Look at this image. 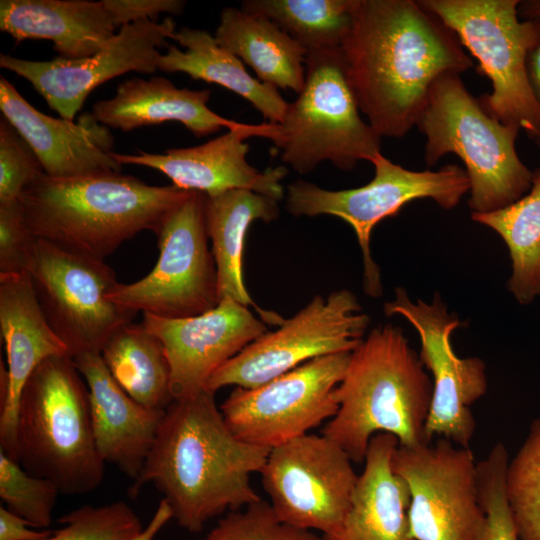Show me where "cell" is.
<instances>
[{
	"label": "cell",
	"instance_id": "6da1fadb",
	"mask_svg": "<svg viewBox=\"0 0 540 540\" xmlns=\"http://www.w3.org/2000/svg\"><path fill=\"white\" fill-rule=\"evenodd\" d=\"M341 51L360 111L381 138L404 137L433 83L473 67L455 34L413 0H354Z\"/></svg>",
	"mask_w": 540,
	"mask_h": 540
},
{
	"label": "cell",
	"instance_id": "7a4b0ae2",
	"mask_svg": "<svg viewBox=\"0 0 540 540\" xmlns=\"http://www.w3.org/2000/svg\"><path fill=\"white\" fill-rule=\"evenodd\" d=\"M215 393L208 390L173 400L131 497L151 483L163 494L173 519L197 533L224 512L261 500L251 475L263 468L271 449L239 439L227 426Z\"/></svg>",
	"mask_w": 540,
	"mask_h": 540
},
{
	"label": "cell",
	"instance_id": "3957f363",
	"mask_svg": "<svg viewBox=\"0 0 540 540\" xmlns=\"http://www.w3.org/2000/svg\"><path fill=\"white\" fill-rule=\"evenodd\" d=\"M192 191L151 186L120 172L54 178L41 173L20 195L36 238L64 250L105 260L122 243L150 230Z\"/></svg>",
	"mask_w": 540,
	"mask_h": 540
},
{
	"label": "cell",
	"instance_id": "277c9868",
	"mask_svg": "<svg viewBox=\"0 0 540 540\" xmlns=\"http://www.w3.org/2000/svg\"><path fill=\"white\" fill-rule=\"evenodd\" d=\"M423 366L400 327L385 324L372 329L351 352L335 389L338 410L322 435L353 463H364L378 433L392 434L403 447L429 443L424 430L433 384Z\"/></svg>",
	"mask_w": 540,
	"mask_h": 540
},
{
	"label": "cell",
	"instance_id": "5b68a950",
	"mask_svg": "<svg viewBox=\"0 0 540 540\" xmlns=\"http://www.w3.org/2000/svg\"><path fill=\"white\" fill-rule=\"evenodd\" d=\"M18 463L52 481L60 494L82 495L103 481L88 386L69 354L41 362L23 387L17 414Z\"/></svg>",
	"mask_w": 540,
	"mask_h": 540
},
{
	"label": "cell",
	"instance_id": "8992f818",
	"mask_svg": "<svg viewBox=\"0 0 540 540\" xmlns=\"http://www.w3.org/2000/svg\"><path fill=\"white\" fill-rule=\"evenodd\" d=\"M415 126L426 137L427 166L448 153L462 160L471 213L498 210L529 192L533 172L515 148L520 130L495 118L459 74H444L433 83Z\"/></svg>",
	"mask_w": 540,
	"mask_h": 540
},
{
	"label": "cell",
	"instance_id": "52a82bcc",
	"mask_svg": "<svg viewBox=\"0 0 540 540\" xmlns=\"http://www.w3.org/2000/svg\"><path fill=\"white\" fill-rule=\"evenodd\" d=\"M305 67L302 90L272 124L281 160L301 175L323 161L343 171L371 162L381 153V137L360 116L341 48L308 52Z\"/></svg>",
	"mask_w": 540,
	"mask_h": 540
},
{
	"label": "cell",
	"instance_id": "ba28073f",
	"mask_svg": "<svg viewBox=\"0 0 540 540\" xmlns=\"http://www.w3.org/2000/svg\"><path fill=\"white\" fill-rule=\"evenodd\" d=\"M477 59L489 78L481 102L502 123L540 141V102L528 75V56L537 37L535 20L519 19L518 0H419Z\"/></svg>",
	"mask_w": 540,
	"mask_h": 540
},
{
	"label": "cell",
	"instance_id": "9c48e42d",
	"mask_svg": "<svg viewBox=\"0 0 540 540\" xmlns=\"http://www.w3.org/2000/svg\"><path fill=\"white\" fill-rule=\"evenodd\" d=\"M371 163L374 177L361 187L327 190L313 183L298 180L288 185L286 209L294 216H336L354 230L360 245L367 295L382 294L380 268L370 251V237L374 227L388 217L396 216L401 208L416 199H432L444 209L458 205L470 190L466 171L455 164H447L437 171H413L376 155Z\"/></svg>",
	"mask_w": 540,
	"mask_h": 540
},
{
	"label": "cell",
	"instance_id": "30bf717a",
	"mask_svg": "<svg viewBox=\"0 0 540 540\" xmlns=\"http://www.w3.org/2000/svg\"><path fill=\"white\" fill-rule=\"evenodd\" d=\"M27 273L48 324L72 357L100 354L137 313L109 298L119 282L104 260L35 237Z\"/></svg>",
	"mask_w": 540,
	"mask_h": 540
},
{
	"label": "cell",
	"instance_id": "8fae6325",
	"mask_svg": "<svg viewBox=\"0 0 540 540\" xmlns=\"http://www.w3.org/2000/svg\"><path fill=\"white\" fill-rule=\"evenodd\" d=\"M159 258L142 279L118 283L109 298L135 312L188 318L220 302L216 263L208 246L205 194L192 191L161 224Z\"/></svg>",
	"mask_w": 540,
	"mask_h": 540
},
{
	"label": "cell",
	"instance_id": "7c38bea8",
	"mask_svg": "<svg viewBox=\"0 0 540 540\" xmlns=\"http://www.w3.org/2000/svg\"><path fill=\"white\" fill-rule=\"evenodd\" d=\"M370 323L357 297L347 289L316 295L278 329L266 332L222 365L205 390L215 393L230 385L261 386L321 356L352 352Z\"/></svg>",
	"mask_w": 540,
	"mask_h": 540
},
{
	"label": "cell",
	"instance_id": "4fadbf2b",
	"mask_svg": "<svg viewBox=\"0 0 540 540\" xmlns=\"http://www.w3.org/2000/svg\"><path fill=\"white\" fill-rule=\"evenodd\" d=\"M350 355L317 357L261 386L236 387L219 407L227 426L242 441L268 449L308 434L336 414L335 389Z\"/></svg>",
	"mask_w": 540,
	"mask_h": 540
},
{
	"label": "cell",
	"instance_id": "5bb4252c",
	"mask_svg": "<svg viewBox=\"0 0 540 540\" xmlns=\"http://www.w3.org/2000/svg\"><path fill=\"white\" fill-rule=\"evenodd\" d=\"M352 463L335 442L308 433L272 448L259 474L282 522L329 535L352 505L359 477Z\"/></svg>",
	"mask_w": 540,
	"mask_h": 540
},
{
	"label": "cell",
	"instance_id": "9a60e30c",
	"mask_svg": "<svg viewBox=\"0 0 540 540\" xmlns=\"http://www.w3.org/2000/svg\"><path fill=\"white\" fill-rule=\"evenodd\" d=\"M391 465L410 492L408 520L414 540H483L486 517L469 447L444 438L415 447L398 445Z\"/></svg>",
	"mask_w": 540,
	"mask_h": 540
},
{
	"label": "cell",
	"instance_id": "2e32d148",
	"mask_svg": "<svg viewBox=\"0 0 540 540\" xmlns=\"http://www.w3.org/2000/svg\"><path fill=\"white\" fill-rule=\"evenodd\" d=\"M384 313L400 315L416 329L419 357L432 374L426 440L440 436L468 448L476 428L471 406L486 393L487 376L481 358H460L453 350L451 334L461 326L458 316L447 311L440 294L436 293L431 303H414L402 287L395 289L394 300L384 304Z\"/></svg>",
	"mask_w": 540,
	"mask_h": 540
},
{
	"label": "cell",
	"instance_id": "e0dca14e",
	"mask_svg": "<svg viewBox=\"0 0 540 540\" xmlns=\"http://www.w3.org/2000/svg\"><path fill=\"white\" fill-rule=\"evenodd\" d=\"M175 22L141 20L124 25L98 53L81 59L56 57L33 61L0 55V67L29 81L61 118L74 120L92 90L105 81L135 71L158 70V48L175 40Z\"/></svg>",
	"mask_w": 540,
	"mask_h": 540
},
{
	"label": "cell",
	"instance_id": "ac0fdd59",
	"mask_svg": "<svg viewBox=\"0 0 540 540\" xmlns=\"http://www.w3.org/2000/svg\"><path fill=\"white\" fill-rule=\"evenodd\" d=\"M143 325L162 343L173 400L205 389L212 374L267 332L247 306L223 297L212 310L188 318L143 313Z\"/></svg>",
	"mask_w": 540,
	"mask_h": 540
},
{
	"label": "cell",
	"instance_id": "d6986e66",
	"mask_svg": "<svg viewBox=\"0 0 540 540\" xmlns=\"http://www.w3.org/2000/svg\"><path fill=\"white\" fill-rule=\"evenodd\" d=\"M229 131L198 146L171 148L163 154L139 151L136 155L111 152L120 164L141 165L156 169L169 177L173 185L187 191L215 196L233 189H246L281 200V180L287 175L284 166L259 171L246 157L250 137L270 139L273 125L240 123Z\"/></svg>",
	"mask_w": 540,
	"mask_h": 540
},
{
	"label": "cell",
	"instance_id": "ffe728a7",
	"mask_svg": "<svg viewBox=\"0 0 540 540\" xmlns=\"http://www.w3.org/2000/svg\"><path fill=\"white\" fill-rule=\"evenodd\" d=\"M0 329L7 359V369L3 364L0 368V450L18 462L17 414L23 387L45 359L69 353L48 324L27 272L0 276Z\"/></svg>",
	"mask_w": 540,
	"mask_h": 540
},
{
	"label": "cell",
	"instance_id": "44dd1931",
	"mask_svg": "<svg viewBox=\"0 0 540 540\" xmlns=\"http://www.w3.org/2000/svg\"><path fill=\"white\" fill-rule=\"evenodd\" d=\"M0 110L38 157L44 173L54 178L120 172L112 156L114 138L92 113L77 121L53 118L33 107L4 77Z\"/></svg>",
	"mask_w": 540,
	"mask_h": 540
},
{
	"label": "cell",
	"instance_id": "7402d4cb",
	"mask_svg": "<svg viewBox=\"0 0 540 540\" xmlns=\"http://www.w3.org/2000/svg\"><path fill=\"white\" fill-rule=\"evenodd\" d=\"M73 358L90 394L98 452L134 481L153 447L165 410L149 409L133 400L114 380L101 354Z\"/></svg>",
	"mask_w": 540,
	"mask_h": 540
},
{
	"label": "cell",
	"instance_id": "603a6c76",
	"mask_svg": "<svg viewBox=\"0 0 540 540\" xmlns=\"http://www.w3.org/2000/svg\"><path fill=\"white\" fill-rule=\"evenodd\" d=\"M117 26L102 1L1 0L0 30L16 43L46 39L65 59L90 57L104 49Z\"/></svg>",
	"mask_w": 540,
	"mask_h": 540
},
{
	"label": "cell",
	"instance_id": "cb8c5ba5",
	"mask_svg": "<svg viewBox=\"0 0 540 540\" xmlns=\"http://www.w3.org/2000/svg\"><path fill=\"white\" fill-rule=\"evenodd\" d=\"M210 95L209 89L177 88L164 77L131 78L118 85L114 97L96 102L91 113L99 123L124 132L177 121L203 137L239 125L207 106Z\"/></svg>",
	"mask_w": 540,
	"mask_h": 540
},
{
	"label": "cell",
	"instance_id": "d4e9b609",
	"mask_svg": "<svg viewBox=\"0 0 540 540\" xmlns=\"http://www.w3.org/2000/svg\"><path fill=\"white\" fill-rule=\"evenodd\" d=\"M398 445L389 433L372 437L349 513L337 531L321 535L323 540H414L409 532L410 492L391 465Z\"/></svg>",
	"mask_w": 540,
	"mask_h": 540
},
{
	"label": "cell",
	"instance_id": "484cf974",
	"mask_svg": "<svg viewBox=\"0 0 540 540\" xmlns=\"http://www.w3.org/2000/svg\"><path fill=\"white\" fill-rule=\"evenodd\" d=\"M205 214L212 254L216 263L220 300L230 297L253 306L265 323L281 325L285 319L260 309L250 297L243 278L246 233L256 220L269 223L279 215L278 200L246 189L205 195Z\"/></svg>",
	"mask_w": 540,
	"mask_h": 540
},
{
	"label": "cell",
	"instance_id": "4316f807",
	"mask_svg": "<svg viewBox=\"0 0 540 540\" xmlns=\"http://www.w3.org/2000/svg\"><path fill=\"white\" fill-rule=\"evenodd\" d=\"M175 41L186 50L169 44L167 52L158 57V70L182 72L193 79L223 86L250 102L268 123L282 121L288 102L278 89L251 76L243 62L221 47L210 33L182 27L176 32Z\"/></svg>",
	"mask_w": 540,
	"mask_h": 540
},
{
	"label": "cell",
	"instance_id": "83f0119b",
	"mask_svg": "<svg viewBox=\"0 0 540 540\" xmlns=\"http://www.w3.org/2000/svg\"><path fill=\"white\" fill-rule=\"evenodd\" d=\"M214 38L250 66L261 82L296 94L302 90L307 52L267 17L227 7Z\"/></svg>",
	"mask_w": 540,
	"mask_h": 540
},
{
	"label": "cell",
	"instance_id": "f1b7e54d",
	"mask_svg": "<svg viewBox=\"0 0 540 540\" xmlns=\"http://www.w3.org/2000/svg\"><path fill=\"white\" fill-rule=\"evenodd\" d=\"M100 354L114 380L137 403L156 410H165L172 403L165 349L143 323L123 325Z\"/></svg>",
	"mask_w": 540,
	"mask_h": 540
},
{
	"label": "cell",
	"instance_id": "f546056e",
	"mask_svg": "<svg viewBox=\"0 0 540 540\" xmlns=\"http://www.w3.org/2000/svg\"><path fill=\"white\" fill-rule=\"evenodd\" d=\"M471 219L503 239L512 269L507 287L520 304L531 303L540 295V168L523 197L489 213H471Z\"/></svg>",
	"mask_w": 540,
	"mask_h": 540
},
{
	"label": "cell",
	"instance_id": "4dcf8cb0",
	"mask_svg": "<svg viewBox=\"0 0 540 540\" xmlns=\"http://www.w3.org/2000/svg\"><path fill=\"white\" fill-rule=\"evenodd\" d=\"M353 6L354 0H246L241 9L267 17L308 53L341 48Z\"/></svg>",
	"mask_w": 540,
	"mask_h": 540
},
{
	"label": "cell",
	"instance_id": "1f68e13d",
	"mask_svg": "<svg viewBox=\"0 0 540 540\" xmlns=\"http://www.w3.org/2000/svg\"><path fill=\"white\" fill-rule=\"evenodd\" d=\"M505 491L520 539L540 540V417L508 461Z\"/></svg>",
	"mask_w": 540,
	"mask_h": 540
},
{
	"label": "cell",
	"instance_id": "d6a6232c",
	"mask_svg": "<svg viewBox=\"0 0 540 540\" xmlns=\"http://www.w3.org/2000/svg\"><path fill=\"white\" fill-rule=\"evenodd\" d=\"M59 494L52 481L29 474L0 450V497L10 512L31 527L48 528Z\"/></svg>",
	"mask_w": 540,
	"mask_h": 540
},
{
	"label": "cell",
	"instance_id": "836d02e7",
	"mask_svg": "<svg viewBox=\"0 0 540 540\" xmlns=\"http://www.w3.org/2000/svg\"><path fill=\"white\" fill-rule=\"evenodd\" d=\"M64 526L43 540H132L143 525L124 501L84 505L58 519Z\"/></svg>",
	"mask_w": 540,
	"mask_h": 540
},
{
	"label": "cell",
	"instance_id": "e575fe53",
	"mask_svg": "<svg viewBox=\"0 0 540 540\" xmlns=\"http://www.w3.org/2000/svg\"><path fill=\"white\" fill-rule=\"evenodd\" d=\"M198 540H323L313 531L282 522L269 502L259 500L228 512Z\"/></svg>",
	"mask_w": 540,
	"mask_h": 540
},
{
	"label": "cell",
	"instance_id": "d590c367",
	"mask_svg": "<svg viewBox=\"0 0 540 540\" xmlns=\"http://www.w3.org/2000/svg\"><path fill=\"white\" fill-rule=\"evenodd\" d=\"M508 461L507 449L499 442L477 463L479 498L486 517L483 540H521L506 498Z\"/></svg>",
	"mask_w": 540,
	"mask_h": 540
},
{
	"label": "cell",
	"instance_id": "8d00e7d4",
	"mask_svg": "<svg viewBox=\"0 0 540 540\" xmlns=\"http://www.w3.org/2000/svg\"><path fill=\"white\" fill-rule=\"evenodd\" d=\"M43 167L33 149L4 117L0 120V203L18 200Z\"/></svg>",
	"mask_w": 540,
	"mask_h": 540
},
{
	"label": "cell",
	"instance_id": "74e56055",
	"mask_svg": "<svg viewBox=\"0 0 540 540\" xmlns=\"http://www.w3.org/2000/svg\"><path fill=\"white\" fill-rule=\"evenodd\" d=\"M35 237L18 200L0 203V276L27 272Z\"/></svg>",
	"mask_w": 540,
	"mask_h": 540
},
{
	"label": "cell",
	"instance_id": "f35d334b",
	"mask_svg": "<svg viewBox=\"0 0 540 540\" xmlns=\"http://www.w3.org/2000/svg\"><path fill=\"white\" fill-rule=\"evenodd\" d=\"M116 26L152 20L161 13L180 15L186 5L182 0H103Z\"/></svg>",
	"mask_w": 540,
	"mask_h": 540
},
{
	"label": "cell",
	"instance_id": "ab89813d",
	"mask_svg": "<svg viewBox=\"0 0 540 540\" xmlns=\"http://www.w3.org/2000/svg\"><path fill=\"white\" fill-rule=\"evenodd\" d=\"M28 521L0 506V540H43L49 537L51 530H34Z\"/></svg>",
	"mask_w": 540,
	"mask_h": 540
},
{
	"label": "cell",
	"instance_id": "60d3db41",
	"mask_svg": "<svg viewBox=\"0 0 540 540\" xmlns=\"http://www.w3.org/2000/svg\"><path fill=\"white\" fill-rule=\"evenodd\" d=\"M173 519L171 507L162 499L147 526L132 540H154L159 531Z\"/></svg>",
	"mask_w": 540,
	"mask_h": 540
},
{
	"label": "cell",
	"instance_id": "b9f144b4",
	"mask_svg": "<svg viewBox=\"0 0 540 540\" xmlns=\"http://www.w3.org/2000/svg\"><path fill=\"white\" fill-rule=\"evenodd\" d=\"M537 37L528 56V75L532 89L540 102V20L537 19ZM540 146V141L538 142Z\"/></svg>",
	"mask_w": 540,
	"mask_h": 540
},
{
	"label": "cell",
	"instance_id": "7bdbcfd3",
	"mask_svg": "<svg viewBox=\"0 0 540 540\" xmlns=\"http://www.w3.org/2000/svg\"><path fill=\"white\" fill-rule=\"evenodd\" d=\"M518 13L528 20H540V0L520 1Z\"/></svg>",
	"mask_w": 540,
	"mask_h": 540
}]
</instances>
